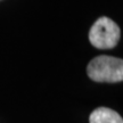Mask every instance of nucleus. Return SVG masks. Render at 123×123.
<instances>
[{
    "mask_svg": "<svg viewBox=\"0 0 123 123\" xmlns=\"http://www.w3.org/2000/svg\"><path fill=\"white\" fill-rule=\"evenodd\" d=\"M87 73L96 82H121L123 80V61L112 56H98L90 61Z\"/></svg>",
    "mask_w": 123,
    "mask_h": 123,
    "instance_id": "1",
    "label": "nucleus"
},
{
    "mask_svg": "<svg viewBox=\"0 0 123 123\" xmlns=\"http://www.w3.org/2000/svg\"><path fill=\"white\" fill-rule=\"evenodd\" d=\"M89 123H123L119 113L107 107H98L89 116Z\"/></svg>",
    "mask_w": 123,
    "mask_h": 123,
    "instance_id": "3",
    "label": "nucleus"
},
{
    "mask_svg": "<svg viewBox=\"0 0 123 123\" xmlns=\"http://www.w3.org/2000/svg\"><path fill=\"white\" fill-rule=\"evenodd\" d=\"M120 27L108 17H100L91 26L89 40L98 49L114 48L120 40Z\"/></svg>",
    "mask_w": 123,
    "mask_h": 123,
    "instance_id": "2",
    "label": "nucleus"
}]
</instances>
